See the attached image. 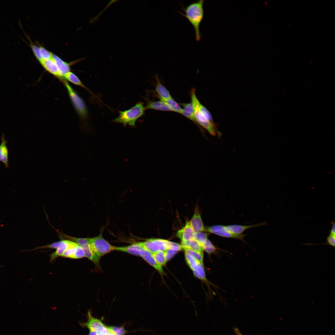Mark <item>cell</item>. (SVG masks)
<instances>
[{
  "instance_id": "obj_1",
  "label": "cell",
  "mask_w": 335,
  "mask_h": 335,
  "mask_svg": "<svg viewBox=\"0 0 335 335\" xmlns=\"http://www.w3.org/2000/svg\"><path fill=\"white\" fill-rule=\"evenodd\" d=\"M203 0H199L193 2L186 7L182 6V10L185 14L178 11L182 16L185 17L194 28L195 39L199 41L201 38L200 25L204 16L203 8Z\"/></svg>"
},
{
  "instance_id": "obj_2",
  "label": "cell",
  "mask_w": 335,
  "mask_h": 335,
  "mask_svg": "<svg viewBox=\"0 0 335 335\" xmlns=\"http://www.w3.org/2000/svg\"><path fill=\"white\" fill-rule=\"evenodd\" d=\"M145 110L143 103L139 102L128 110L119 111V116L113 121L134 126L137 120L144 114Z\"/></svg>"
},
{
  "instance_id": "obj_3",
  "label": "cell",
  "mask_w": 335,
  "mask_h": 335,
  "mask_svg": "<svg viewBox=\"0 0 335 335\" xmlns=\"http://www.w3.org/2000/svg\"><path fill=\"white\" fill-rule=\"evenodd\" d=\"M191 97L196 122L206 128L212 135L214 136L216 134V130L214 125L205 117L200 110L199 107L200 102L197 97L195 90L194 88L191 89Z\"/></svg>"
},
{
  "instance_id": "obj_4",
  "label": "cell",
  "mask_w": 335,
  "mask_h": 335,
  "mask_svg": "<svg viewBox=\"0 0 335 335\" xmlns=\"http://www.w3.org/2000/svg\"><path fill=\"white\" fill-rule=\"evenodd\" d=\"M90 248L94 253L100 258L115 250V246L110 244L103 237L101 234L92 238H88Z\"/></svg>"
},
{
  "instance_id": "obj_5",
  "label": "cell",
  "mask_w": 335,
  "mask_h": 335,
  "mask_svg": "<svg viewBox=\"0 0 335 335\" xmlns=\"http://www.w3.org/2000/svg\"><path fill=\"white\" fill-rule=\"evenodd\" d=\"M72 102L78 113L83 118H86L87 111L86 105L82 99L69 83L64 81Z\"/></svg>"
},
{
  "instance_id": "obj_6",
  "label": "cell",
  "mask_w": 335,
  "mask_h": 335,
  "mask_svg": "<svg viewBox=\"0 0 335 335\" xmlns=\"http://www.w3.org/2000/svg\"><path fill=\"white\" fill-rule=\"evenodd\" d=\"M140 247L152 253L159 250H167L165 240L160 239H149L144 241L136 242Z\"/></svg>"
},
{
  "instance_id": "obj_7",
  "label": "cell",
  "mask_w": 335,
  "mask_h": 335,
  "mask_svg": "<svg viewBox=\"0 0 335 335\" xmlns=\"http://www.w3.org/2000/svg\"><path fill=\"white\" fill-rule=\"evenodd\" d=\"M206 230L210 233L221 237L237 239L245 242L244 239V234H234L228 231L225 228V226L219 225L212 226L207 227Z\"/></svg>"
},
{
  "instance_id": "obj_8",
  "label": "cell",
  "mask_w": 335,
  "mask_h": 335,
  "mask_svg": "<svg viewBox=\"0 0 335 335\" xmlns=\"http://www.w3.org/2000/svg\"><path fill=\"white\" fill-rule=\"evenodd\" d=\"M139 253L140 256L141 257L150 265L154 267L161 274H163L164 272L162 266L159 264L155 260L152 253L145 250L141 247Z\"/></svg>"
},
{
  "instance_id": "obj_9",
  "label": "cell",
  "mask_w": 335,
  "mask_h": 335,
  "mask_svg": "<svg viewBox=\"0 0 335 335\" xmlns=\"http://www.w3.org/2000/svg\"><path fill=\"white\" fill-rule=\"evenodd\" d=\"M268 225L266 222H263L256 224L248 225H231L225 226V228L230 232L236 234H240L246 230L252 228Z\"/></svg>"
},
{
  "instance_id": "obj_10",
  "label": "cell",
  "mask_w": 335,
  "mask_h": 335,
  "mask_svg": "<svg viewBox=\"0 0 335 335\" xmlns=\"http://www.w3.org/2000/svg\"><path fill=\"white\" fill-rule=\"evenodd\" d=\"M194 232L189 221H187L185 226L177 232L176 236L182 242L194 239Z\"/></svg>"
},
{
  "instance_id": "obj_11",
  "label": "cell",
  "mask_w": 335,
  "mask_h": 335,
  "mask_svg": "<svg viewBox=\"0 0 335 335\" xmlns=\"http://www.w3.org/2000/svg\"><path fill=\"white\" fill-rule=\"evenodd\" d=\"M7 142L5 139L4 134H2L0 143V161L3 164L7 169L9 168V152L7 146Z\"/></svg>"
},
{
  "instance_id": "obj_12",
  "label": "cell",
  "mask_w": 335,
  "mask_h": 335,
  "mask_svg": "<svg viewBox=\"0 0 335 335\" xmlns=\"http://www.w3.org/2000/svg\"><path fill=\"white\" fill-rule=\"evenodd\" d=\"M189 222L195 232H203L205 230L200 214L197 208L195 209L194 214Z\"/></svg>"
},
{
  "instance_id": "obj_13",
  "label": "cell",
  "mask_w": 335,
  "mask_h": 335,
  "mask_svg": "<svg viewBox=\"0 0 335 335\" xmlns=\"http://www.w3.org/2000/svg\"><path fill=\"white\" fill-rule=\"evenodd\" d=\"M52 58L55 60L57 65L60 76V78H63L64 76L70 69L69 64L63 61L56 55L52 54Z\"/></svg>"
},
{
  "instance_id": "obj_14",
  "label": "cell",
  "mask_w": 335,
  "mask_h": 335,
  "mask_svg": "<svg viewBox=\"0 0 335 335\" xmlns=\"http://www.w3.org/2000/svg\"><path fill=\"white\" fill-rule=\"evenodd\" d=\"M87 315V321L82 325L87 327L89 331H97L100 327L105 326L101 320L93 317L90 311L88 312Z\"/></svg>"
},
{
  "instance_id": "obj_15",
  "label": "cell",
  "mask_w": 335,
  "mask_h": 335,
  "mask_svg": "<svg viewBox=\"0 0 335 335\" xmlns=\"http://www.w3.org/2000/svg\"><path fill=\"white\" fill-rule=\"evenodd\" d=\"M155 78L156 81L155 90L160 100H165L172 98L169 92L161 83L158 76L156 75Z\"/></svg>"
},
{
  "instance_id": "obj_16",
  "label": "cell",
  "mask_w": 335,
  "mask_h": 335,
  "mask_svg": "<svg viewBox=\"0 0 335 335\" xmlns=\"http://www.w3.org/2000/svg\"><path fill=\"white\" fill-rule=\"evenodd\" d=\"M145 109H154L157 110L172 111L170 107L166 103L161 100L158 101H151L148 100L147 102Z\"/></svg>"
},
{
  "instance_id": "obj_17",
  "label": "cell",
  "mask_w": 335,
  "mask_h": 335,
  "mask_svg": "<svg viewBox=\"0 0 335 335\" xmlns=\"http://www.w3.org/2000/svg\"><path fill=\"white\" fill-rule=\"evenodd\" d=\"M44 68L48 72L60 78L58 69L56 64L52 57L47 60H43L40 63Z\"/></svg>"
},
{
  "instance_id": "obj_18",
  "label": "cell",
  "mask_w": 335,
  "mask_h": 335,
  "mask_svg": "<svg viewBox=\"0 0 335 335\" xmlns=\"http://www.w3.org/2000/svg\"><path fill=\"white\" fill-rule=\"evenodd\" d=\"M141 247L136 242L128 246L116 247L115 250L126 252L136 256H140L139 250Z\"/></svg>"
},
{
  "instance_id": "obj_19",
  "label": "cell",
  "mask_w": 335,
  "mask_h": 335,
  "mask_svg": "<svg viewBox=\"0 0 335 335\" xmlns=\"http://www.w3.org/2000/svg\"><path fill=\"white\" fill-rule=\"evenodd\" d=\"M181 245L183 249H188L200 253H203V249L202 246L194 239L186 241H181Z\"/></svg>"
},
{
  "instance_id": "obj_20",
  "label": "cell",
  "mask_w": 335,
  "mask_h": 335,
  "mask_svg": "<svg viewBox=\"0 0 335 335\" xmlns=\"http://www.w3.org/2000/svg\"><path fill=\"white\" fill-rule=\"evenodd\" d=\"M72 241L68 240H62V242L56 250L51 255V261H52L57 257L61 256L64 252L70 245Z\"/></svg>"
},
{
  "instance_id": "obj_21",
  "label": "cell",
  "mask_w": 335,
  "mask_h": 335,
  "mask_svg": "<svg viewBox=\"0 0 335 335\" xmlns=\"http://www.w3.org/2000/svg\"><path fill=\"white\" fill-rule=\"evenodd\" d=\"M183 106L182 114L194 122H196L194 108L191 103L181 104Z\"/></svg>"
},
{
  "instance_id": "obj_22",
  "label": "cell",
  "mask_w": 335,
  "mask_h": 335,
  "mask_svg": "<svg viewBox=\"0 0 335 335\" xmlns=\"http://www.w3.org/2000/svg\"><path fill=\"white\" fill-rule=\"evenodd\" d=\"M63 78L67 79L75 85L87 89L79 78L74 74L70 71L68 72L64 76Z\"/></svg>"
},
{
  "instance_id": "obj_23",
  "label": "cell",
  "mask_w": 335,
  "mask_h": 335,
  "mask_svg": "<svg viewBox=\"0 0 335 335\" xmlns=\"http://www.w3.org/2000/svg\"><path fill=\"white\" fill-rule=\"evenodd\" d=\"M167 104L171 108L172 111L182 114L183 109L179 104L172 98L164 100H161Z\"/></svg>"
},
{
  "instance_id": "obj_24",
  "label": "cell",
  "mask_w": 335,
  "mask_h": 335,
  "mask_svg": "<svg viewBox=\"0 0 335 335\" xmlns=\"http://www.w3.org/2000/svg\"><path fill=\"white\" fill-rule=\"evenodd\" d=\"M332 227L328 236L326 238L327 242L323 244H327L334 247L335 246V223L333 221L332 222Z\"/></svg>"
},
{
  "instance_id": "obj_25",
  "label": "cell",
  "mask_w": 335,
  "mask_h": 335,
  "mask_svg": "<svg viewBox=\"0 0 335 335\" xmlns=\"http://www.w3.org/2000/svg\"><path fill=\"white\" fill-rule=\"evenodd\" d=\"M156 261L161 266L164 265L166 263V260L164 251L159 250L152 253Z\"/></svg>"
},
{
  "instance_id": "obj_26",
  "label": "cell",
  "mask_w": 335,
  "mask_h": 335,
  "mask_svg": "<svg viewBox=\"0 0 335 335\" xmlns=\"http://www.w3.org/2000/svg\"><path fill=\"white\" fill-rule=\"evenodd\" d=\"M77 244L72 241V242L65 251L62 254L61 256L67 258H73L76 251Z\"/></svg>"
},
{
  "instance_id": "obj_27",
  "label": "cell",
  "mask_w": 335,
  "mask_h": 335,
  "mask_svg": "<svg viewBox=\"0 0 335 335\" xmlns=\"http://www.w3.org/2000/svg\"><path fill=\"white\" fill-rule=\"evenodd\" d=\"M185 252L188 254L203 265V254L188 249H184Z\"/></svg>"
},
{
  "instance_id": "obj_28",
  "label": "cell",
  "mask_w": 335,
  "mask_h": 335,
  "mask_svg": "<svg viewBox=\"0 0 335 335\" xmlns=\"http://www.w3.org/2000/svg\"><path fill=\"white\" fill-rule=\"evenodd\" d=\"M203 250L208 254H216L218 249L214 246L212 243L208 239L202 245Z\"/></svg>"
},
{
  "instance_id": "obj_29",
  "label": "cell",
  "mask_w": 335,
  "mask_h": 335,
  "mask_svg": "<svg viewBox=\"0 0 335 335\" xmlns=\"http://www.w3.org/2000/svg\"><path fill=\"white\" fill-rule=\"evenodd\" d=\"M185 257L186 261L191 270L193 271L196 270L198 268L199 263H200L185 252Z\"/></svg>"
},
{
  "instance_id": "obj_30",
  "label": "cell",
  "mask_w": 335,
  "mask_h": 335,
  "mask_svg": "<svg viewBox=\"0 0 335 335\" xmlns=\"http://www.w3.org/2000/svg\"><path fill=\"white\" fill-rule=\"evenodd\" d=\"M193 272L194 275L196 277L202 280L207 281L203 265L200 263H199L197 269Z\"/></svg>"
},
{
  "instance_id": "obj_31",
  "label": "cell",
  "mask_w": 335,
  "mask_h": 335,
  "mask_svg": "<svg viewBox=\"0 0 335 335\" xmlns=\"http://www.w3.org/2000/svg\"><path fill=\"white\" fill-rule=\"evenodd\" d=\"M208 234L202 232H195L194 239L202 246V245L208 239Z\"/></svg>"
},
{
  "instance_id": "obj_32",
  "label": "cell",
  "mask_w": 335,
  "mask_h": 335,
  "mask_svg": "<svg viewBox=\"0 0 335 335\" xmlns=\"http://www.w3.org/2000/svg\"><path fill=\"white\" fill-rule=\"evenodd\" d=\"M165 242L167 250L178 251L183 249L181 245L178 243L166 240Z\"/></svg>"
},
{
  "instance_id": "obj_33",
  "label": "cell",
  "mask_w": 335,
  "mask_h": 335,
  "mask_svg": "<svg viewBox=\"0 0 335 335\" xmlns=\"http://www.w3.org/2000/svg\"><path fill=\"white\" fill-rule=\"evenodd\" d=\"M40 53L43 60H47L52 57V53L50 52L43 47H39Z\"/></svg>"
},
{
  "instance_id": "obj_34",
  "label": "cell",
  "mask_w": 335,
  "mask_h": 335,
  "mask_svg": "<svg viewBox=\"0 0 335 335\" xmlns=\"http://www.w3.org/2000/svg\"><path fill=\"white\" fill-rule=\"evenodd\" d=\"M109 330L112 331L117 335H124L126 331L122 327H117L115 326L107 327Z\"/></svg>"
},
{
  "instance_id": "obj_35",
  "label": "cell",
  "mask_w": 335,
  "mask_h": 335,
  "mask_svg": "<svg viewBox=\"0 0 335 335\" xmlns=\"http://www.w3.org/2000/svg\"><path fill=\"white\" fill-rule=\"evenodd\" d=\"M199 107L200 110L202 113L205 117L210 121L212 122L213 121L212 116L208 110L200 103L199 105Z\"/></svg>"
},
{
  "instance_id": "obj_36",
  "label": "cell",
  "mask_w": 335,
  "mask_h": 335,
  "mask_svg": "<svg viewBox=\"0 0 335 335\" xmlns=\"http://www.w3.org/2000/svg\"><path fill=\"white\" fill-rule=\"evenodd\" d=\"M85 257L84 253L83 248L77 245L76 251L73 257V259H79Z\"/></svg>"
},
{
  "instance_id": "obj_37",
  "label": "cell",
  "mask_w": 335,
  "mask_h": 335,
  "mask_svg": "<svg viewBox=\"0 0 335 335\" xmlns=\"http://www.w3.org/2000/svg\"><path fill=\"white\" fill-rule=\"evenodd\" d=\"M177 251L167 249L164 251L165 256L167 261L171 259L177 252Z\"/></svg>"
},
{
  "instance_id": "obj_38",
  "label": "cell",
  "mask_w": 335,
  "mask_h": 335,
  "mask_svg": "<svg viewBox=\"0 0 335 335\" xmlns=\"http://www.w3.org/2000/svg\"><path fill=\"white\" fill-rule=\"evenodd\" d=\"M109 331L107 326L102 327L97 330L96 335H107Z\"/></svg>"
},
{
  "instance_id": "obj_39",
  "label": "cell",
  "mask_w": 335,
  "mask_h": 335,
  "mask_svg": "<svg viewBox=\"0 0 335 335\" xmlns=\"http://www.w3.org/2000/svg\"><path fill=\"white\" fill-rule=\"evenodd\" d=\"M62 242V241H58L54 243L49 245L47 246H44L42 247H39L37 249L41 248H56L57 249L58 247L60 246V244Z\"/></svg>"
},
{
  "instance_id": "obj_40",
  "label": "cell",
  "mask_w": 335,
  "mask_h": 335,
  "mask_svg": "<svg viewBox=\"0 0 335 335\" xmlns=\"http://www.w3.org/2000/svg\"><path fill=\"white\" fill-rule=\"evenodd\" d=\"M234 331L236 335H243L239 329L237 328H235L234 329Z\"/></svg>"
},
{
  "instance_id": "obj_41",
  "label": "cell",
  "mask_w": 335,
  "mask_h": 335,
  "mask_svg": "<svg viewBox=\"0 0 335 335\" xmlns=\"http://www.w3.org/2000/svg\"><path fill=\"white\" fill-rule=\"evenodd\" d=\"M90 332L88 335H96L97 331H89Z\"/></svg>"
},
{
  "instance_id": "obj_42",
  "label": "cell",
  "mask_w": 335,
  "mask_h": 335,
  "mask_svg": "<svg viewBox=\"0 0 335 335\" xmlns=\"http://www.w3.org/2000/svg\"><path fill=\"white\" fill-rule=\"evenodd\" d=\"M109 332L108 333L107 335H117L114 333L112 331L109 330Z\"/></svg>"
}]
</instances>
